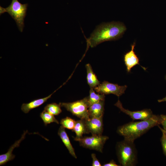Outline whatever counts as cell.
Returning a JSON list of instances; mask_svg holds the SVG:
<instances>
[{
	"mask_svg": "<svg viewBox=\"0 0 166 166\" xmlns=\"http://www.w3.org/2000/svg\"><path fill=\"white\" fill-rule=\"evenodd\" d=\"M135 45V42L131 45V50L127 52L124 56V61L128 73L130 72L132 68L137 65H140L144 70L146 69V68L141 66L139 64V58L134 50Z\"/></svg>",
	"mask_w": 166,
	"mask_h": 166,
	"instance_id": "obj_10",
	"label": "cell"
},
{
	"mask_svg": "<svg viewBox=\"0 0 166 166\" xmlns=\"http://www.w3.org/2000/svg\"><path fill=\"white\" fill-rule=\"evenodd\" d=\"M27 4H22L18 0H12L10 5L6 8L0 6V14L8 13L15 21L19 30L22 32L26 15Z\"/></svg>",
	"mask_w": 166,
	"mask_h": 166,
	"instance_id": "obj_4",
	"label": "cell"
},
{
	"mask_svg": "<svg viewBox=\"0 0 166 166\" xmlns=\"http://www.w3.org/2000/svg\"><path fill=\"white\" fill-rule=\"evenodd\" d=\"M120 165H117L113 160H112L109 163L104 164L103 165V166H118Z\"/></svg>",
	"mask_w": 166,
	"mask_h": 166,
	"instance_id": "obj_24",
	"label": "cell"
},
{
	"mask_svg": "<svg viewBox=\"0 0 166 166\" xmlns=\"http://www.w3.org/2000/svg\"><path fill=\"white\" fill-rule=\"evenodd\" d=\"M109 139L106 136L92 135L90 136H84L77 139L80 145L85 148L94 150L102 152L104 145Z\"/></svg>",
	"mask_w": 166,
	"mask_h": 166,
	"instance_id": "obj_6",
	"label": "cell"
},
{
	"mask_svg": "<svg viewBox=\"0 0 166 166\" xmlns=\"http://www.w3.org/2000/svg\"><path fill=\"white\" fill-rule=\"evenodd\" d=\"M58 134L70 154L74 158H77L74 149L71 144L69 136L65 130V128L61 125L58 130Z\"/></svg>",
	"mask_w": 166,
	"mask_h": 166,
	"instance_id": "obj_14",
	"label": "cell"
},
{
	"mask_svg": "<svg viewBox=\"0 0 166 166\" xmlns=\"http://www.w3.org/2000/svg\"><path fill=\"white\" fill-rule=\"evenodd\" d=\"M60 103L57 104L55 103L47 104L44 107V110L53 115H57L62 112Z\"/></svg>",
	"mask_w": 166,
	"mask_h": 166,
	"instance_id": "obj_19",
	"label": "cell"
},
{
	"mask_svg": "<svg viewBox=\"0 0 166 166\" xmlns=\"http://www.w3.org/2000/svg\"><path fill=\"white\" fill-rule=\"evenodd\" d=\"M60 103L61 107H64L68 111L80 119L86 120L90 118L88 112L90 105L88 97L72 102Z\"/></svg>",
	"mask_w": 166,
	"mask_h": 166,
	"instance_id": "obj_5",
	"label": "cell"
},
{
	"mask_svg": "<svg viewBox=\"0 0 166 166\" xmlns=\"http://www.w3.org/2000/svg\"><path fill=\"white\" fill-rule=\"evenodd\" d=\"M126 30L124 25L120 22L101 24L86 39L87 46L93 47L105 42L117 40L122 37Z\"/></svg>",
	"mask_w": 166,
	"mask_h": 166,
	"instance_id": "obj_1",
	"label": "cell"
},
{
	"mask_svg": "<svg viewBox=\"0 0 166 166\" xmlns=\"http://www.w3.org/2000/svg\"><path fill=\"white\" fill-rule=\"evenodd\" d=\"M114 105L122 112L129 116L133 120H144L152 117L154 114L149 109H145L141 110L132 111L124 109L119 99Z\"/></svg>",
	"mask_w": 166,
	"mask_h": 166,
	"instance_id": "obj_8",
	"label": "cell"
},
{
	"mask_svg": "<svg viewBox=\"0 0 166 166\" xmlns=\"http://www.w3.org/2000/svg\"><path fill=\"white\" fill-rule=\"evenodd\" d=\"M158 101L159 103L166 101V96L162 99L158 100Z\"/></svg>",
	"mask_w": 166,
	"mask_h": 166,
	"instance_id": "obj_26",
	"label": "cell"
},
{
	"mask_svg": "<svg viewBox=\"0 0 166 166\" xmlns=\"http://www.w3.org/2000/svg\"><path fill=\"white\" fill-rule=\"evenodd\" d=\"M160 124V116L154 115L145 120L131 122L119 127L117 133L124 139L134 141L151 128Z\"/></svg>",
	"mask_w": 166,
	"mask_h": 166,
	"instance_id": "obj_2",
	"label": "cell"
},
{
	"mask_svg": "<svg viewBox=\"0 0 166 166\" xmlns=\"http://www.w3.org/2000/svg\"><path fill=\"white\" fill-rule=\"evenodd\" d=\"M91 157L92 158L93 162L92 166H101L100 162L97 158L96 154L92 153L91 154Z\"/></svg>",
	"mask_w": 166,
	"mask_h": 166,
	"instance_id": "obj_21",
	"label": "cell"
},
{
	"mask_svg": "<svg viewBox=\"0 0 166 166\" xmlns=\"http://www.w3.org/2000/svg\"><path fill=\"white\" fill-rule=\"evenodd\" d=\"M127 87L126 85L120 86L104 81L93 89L98 93L105 95L112 94L119 97L124 93Z\"/></svg>",
	"mask_w": 166,
	"mask_h": 166,
	"instance_id": "obj_7",
	"label": "cell"
},
{
	"mask_svg": "<svg viewBox=\"0 0 166 166\" xmlns=\"http://www.w3.org/2000/svg\"><path fill=\"white\" fill-rule=\"evenodd\" d=\"M87 72V82L90 88H94L100 84V82L94 73L92 67L89 64L85 66Z\"/></svg>",
	"mask_w": 166,
	"mask_h": 166,
	"instance_id": "obj_15",
	"label": "cell"
},
{
	"mask_svg": "<svg viewBox=\"0 0 166 166\" xmlns=\"http://www.w3.org/2000/svg\"><path fill=\"white\" fill-rule=\"evenodd\" d=\"M160 116V124L162 125L163 129L166 131V115H161Z\"/></svg>",
	"mask_w": 166,
	"mask_h": 166,
	"instance_id": "obj_23",
	"label": "cell"
},
{
	"mask_svg": "<svg viewBox=\"0 0 166 166\" xmlns=\"http://www.w3.org/2000/svg\"><path fill=\"white\" fill-rule=\"evenodd\" d=\"M89 105L97 102L105 100V95L101 94H96L93 88H90L89 96L88 97Z\"/></svg>",
	"mask_w": 166,
	"mask_h": 166,
	"instance_id": "obj_17",
	"label": "cell"
},
{
	"mask_svg": "<svg viewBox=\"0 0 166 166\" xmlns=\"http://www.w3.org/2000/svg\"><path fill=\"white\" fill-rule=\"evenodd\" d=\"M75 121L71 118L66 117L61 119L60 123L65 128L72 130L74 128Z\"/></svg>",
	"mask_w": 166,
	"mask_h": 166,
	"instance_id": "obj_20",
	"label": "cell"
},
{
	"mask_svg": "<svg viewBox=\"0 0 166 166\" xmlns=\"http://www.w3.org/2000/svg\"><path fill=\"white\" fill-rule=\"evenodd\" d=\"M118 161L123 166H133L136 162V153L134 141L125 139L117 143L116 147Z\"/></svg>",
	"mask_w": 166,
	"mask_h": 166,
	"instance_id": "obj_3",
	"label": "cell"
},
{
	"mask_svg": "<svg viewBox=\"0 0 166 166\" xmlns=\"http://www.w3.org/2000/svg\"><path fill=\"white\" fill-rule=\"evenodd\" d=\"M28 131H24L21 138L16 141L9 148L8 151L5 154L0 155V165L5 164L8 162L13 160L15 157V156L12 154L14 149L16 147H18L20 143L24 139Z\"/></svg>",
	"mask_w": 166,
	"mask_h": 166,
	"instance_id": "obj_11",
	"label": "cell"
},
{
	"mask_svg": "<svg viewBox=\"0 0 166 166\" xmlns=\"http://www.w3.org/2000/svg\"><path fill=\"white\" fill-rule=\"evenodd\" d=\"M165 79L166 80V76H165Z\"/></svg>",
	"mask_w": 166,
	"mask_h": 166,
	"instance_id": "obj_27",
	"label": "cell"
},
{
	"mask_svg": "<svg viewBox=\"0 0 166 166\" xmlns=\"http://www.w3.org/2000/svg\"><path fill=\"white\" fill-rule=\"evenodd\" d=\"M55 92L46 97L36 99L27 103H23L21 107L22 110L25 113H28L30 110L39 106L46 102Z\"/></svg>",
	"mask_w": 166,
	"mask_h": 166,
	"instance_id": "obj_13",
	"label": "cell"
},
{
	"mask_svg": "<svg viewBox=\"0 0 166 166\" xmlns=\"http://www.w3.org/2000/svg\"><path fill=\"white\" fill-rule=\"evenodd\" d=\"M105 100L101 101L89 106L88 112L90 118L103 117L104 110Z\"/></svg>",
	"mask_w": 166,
	"mask_h": 166,
	"instance_id": "obj_12",
	"label": "cell"
},
{
	"mask_svg": "<svg viewBox=\"0 0 166 166\" xmlns=\"http://www.w3.org/2000/svg\"><path fill=\"white\" fill-rule=\"evenodd\" d=\"M40 117L45 126L53 122H55L57 124L59 123V121L55 118L54 115L45 110L40 113Z\"/></svg>",
	"mask_w": 166,
	"mask_h": 166,
	"instance_id": "obj_18",
	"label": "cell"
},
{
	"mask_svg": "<svg viewBox=\"0 0 166 166\" xmlns=\"http://www.w3.org/2000/svg\"><path fill=\"white\" fill-rule=\"evenodd\" d=\"M72 131L75 132L76 135L75 137H74V140L82 138L84 134H88L85 120L80 119L76 121Z\"/></svg>",
	"mask_w": 166,
	"mask_h": 166,
	"instance_id": "obj_16",
	"label": "cell"
},
{
	"mask_svg": "<svg viewBox=\"0 0 166 166\" xmlns=\"http://www.w3.org/2000/svg\"><path fill=\"white\" fill-rule=\"evenodd\" d=\"M103 117L91 118L85 120L88 133L92 135H101L103 130Z\"/></svg>",
	"mask_w": 166,
	"mask_h": 166,
	"instance_id": "obj_9",
	"label": "cell"
},
{
	"mask_svg": "<svg viewBox=\"0 0 166 166\" xmlns=\"http://www.w3.org/2000/svg\"><path fill=\"white\" fill-rule=\"evenodd\" d=\"M159 128L160 129L161 131L162 132V134H163L166 137V131L164 130V129L161 128L159 125L158 126Z\"/></svg>",
	"mask_w": 166,
	"mask_h": 166,
	"instance_id": "obj_25",
	"label": "cell"
},
{
	"mask_svg": "<svg viewBox=\"0 0 166 166\" xmlns=\"http://www.w3.org/2000/svg\"><path fill=\"white\" fill-rule=\"evenodd\" d=\"M161 141L164 153L166 156V137L163 134Z\"/></svg>",
	"mask_w": 166,
	"mask_h": 166,
	"instance_id": "obj_22",
	"label": "cell"
}]
</instances>
